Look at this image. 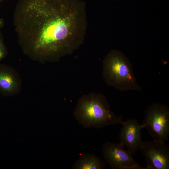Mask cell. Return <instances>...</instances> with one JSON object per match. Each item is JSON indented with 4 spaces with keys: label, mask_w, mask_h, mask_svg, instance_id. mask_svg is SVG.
<instances>
[{
    "label": "cell",
    "mask_w": 169,
    "mask_h": 169,
    "mask_svg": "<svg viewBox=\"0 0 169 169\" xmlns=\"http://www.w3.org/2000/svg\"><path fill=\"white\" fill-rule=\"evenodd\" d=\"M120 143L107 142L102 147L105 162L114 169H145L133 158L132 154Z\"/></svg>",
    "instance_id": "cell-4"
},
{
    "label": "cell",
    "mask_w": 169,
    "mask_h": 169,
    "mask_svg": "<svg viewBox=\"0 0 169 169\" xmlns=\"http://www.w3.org/2000/svg\"><path fill=\"white\" fill-rule=\"evenodd\" d=\"M105 162L100 158L94 155L83 156L75 165L76 168L79 169H101L105 167Z\"/></svg>",
    "instance_id": "cell-9"
},
{
    "label": "cell",
    "mask_w": 169,
    "mask_h": 169,
    "mask_svg": "<svg viewBox=\"0 0 169 169\" xmlns=\"http://www.w3.org/2000/svg\"><path fill=\"white\" fill-rule=\"evenodd\" d=\"M140 150L145 157L146 169H169V146L162 141H142Z\"/></svg>",
    "instance_id": "cell-5"
},
{
    "label": "cell",
    "mask_w": 169,
    "mask_h": 169,
    "mask_svg": "<svg viewBox=\"0 0 169 169\" xmlns=\"http://www.w3.org/2000/svg\"><path fill=\"white\" fill-rule=\"evenodd\" d=\"M142 124L154 140L166 142L169 136V110L166 106L154 104L146 111Z\"/></svg>",
    "instance_id": "cell-3"
},
{
    "label": "cell",
    "mask_w": 169,
    "mask_h": 169,
    "mask_svg": "<svg viewBox=\"0 0 169 169\" xmlns=\"http://www.w3.org/2000/svg\"><path fill=\"white\" fill-rule=\"evenodd\" d=\"M122 125L119 133L120 143L126 146L127 150L134 155L140 150L142 141L141 130L144 126L136 120L131 119L123 121Z\"/></svg>",
    "instance_id": "cell-7"
},
{
    "label": "cell",
    "mask_w": 169,
    "mask_h": 169,
    "mask_svg": "<svg viewBox=\"0 0 169 169\" xmlns=\"http://www.w3.org/2000/svg\"><path fill=\"white\" fill-rule=\"evenodd\" d=\"M104 65L105 75L112 82L119 84L133 82V77L126 61L118 52L110 54L105 60Z\"/></svg>",
    "instance_id": "cell-6"
},
{
    "label": "cell",
    "mask_w": 169,
    "mask_h": 169,
    "mask_svg": "<svg viewBox=\"0 0 169 169\" xmlns=\"http://www.w3.org/2000/svg\"><path fill=\"white\" fill-rule=\"evenodd\" d=\"M74 3V0H18L13 24L24 54L44 64L57 61L66 52V39L78 12Z\"/></svg>",
    "instance_id": "cell-1"
},
{
    "label": "cell",
    "mask_w": 169,
    "mask_h": 169,
    "mask_svg": "<svg viewBox=\"0 0 169 169\" xmlns=\"http://www.w3.org/2000/svg\"><path fill=\"white\" fill-rule=\"evenodd\" d=\"M8 52L3 41L2 35L0 32V62L6 56Z\"/></svg>",
    "instance_id": "cell-10"
},
{
    "label": "cell",
    "mask_w": 169,
    "mask_h": 169,
    "mask_svg": "<svg viewBox=\"0 0 169 169\" xmlns=\"http://www.w3.org/2000/svg\"><path fill=\"white\" fill-rule=\"evenodd\" d=\"M22 82L18 72L14 68L0 63V93L10 96L18 94Z\"/></svg>",
    "instance_id": "cell-8"
},
{
    "label": "cell",
    "mask_w": 169,
    "mask_h": 169,
    "mask_svg": "<svg viewBox=\"0 0 169 169\" xmlns=\"http://www.w3.org/2000/svg\"><path fill=\"white\" fill-rule=\"evenodd\" d=\"M74 114L85 126L100 128L110 125L121 124V116H116L109 109L105 98L91 93L83 95L79 100Z\"/></svg>",
    "instance_id": "cell-2"
},
{
    "label": "cell",
    "mask_w": 169,
    "mask_h": 169,
    "mask_svg": "<svg viewBox=\"0 0 169 169\" xmlns=\"http://www.w3.org/2000/svg\"><path fill=\"white\" fill-rule=\"evenodd\" d=\"M4 0H0V3H1V2H2V1H4Z\"/></svg>",
    "instance_id": "cell-12"
},
{
    "label": "cell",
    "mask_w": 169,
    "mask_h": 169,
    "mask_svg": "<svg viewBox=\"0 0 169 169\" xmlns=\"http://www.w3.org/2000/svg\"><path fill=\"white\" fill-rule=\"evenodd\" d=\"M4 25V21L3 19L0 18V29L2 28Z\"/></svg>",
    "instance_id": "cell-11"
}]
</instances>
